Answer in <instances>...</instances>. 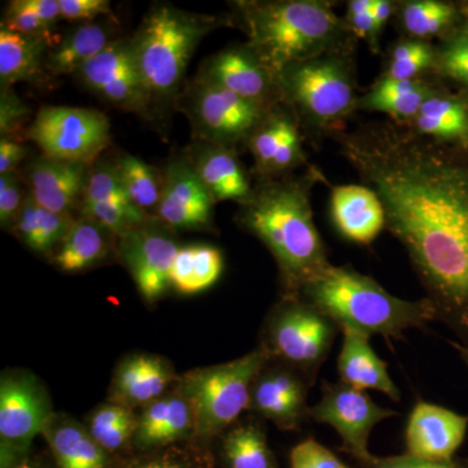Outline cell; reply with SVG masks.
Returning <instances> with one entry per match:
<instances>
[{"label": "cell", "mask_w": 468, "mask_h": 468, "mask_svg": "<svg viewBox=\"0 0 468 468\" xmlns=\"http://www.w3.org/2000/svg\"><path fill=\"white\" fill-rule=\"evenodd\" d=\"M345 153L383 203L437 320L468 344V163L394 128L353 135Z\"/></svg>", "instance_id": "cell-1"}, {"label": "cell", "mask_w": 468, "mask_h": 468, "mask_svg": "<svg viewBox=\"0 0 468 468\" xmlns=\"http://www.w3.org/2000/svg\"><path fill=\"white\" fill-rule=\"evenodd\" d=\"M239 223L272 252L286 297H301L304 286L331 266L314 223L309 197L298 183H268L242 203Z\"/></svg>", "instance_id": "cell-2"}, {"label": "cell", "mask_w": 468, "mask_h": 468, "mask_svg": "<svg viewBox=\"0 0 468 468\" xmlns=\"http://www.w3.org/2000/svg\"><path fill=\"white\" fill-rule=\"evenodd\" d=\"M302 297L334 320L338 328L403 340L410 329L436 322L432 303L423 298L406 301L385 291L371 277L349 267L329 266L304 286Z\"/></svg>", "instance_id": "cell-3"}, {"label": "cell", "mask_w": 468, "mask_h": 468, "mask_svg": "<svg viewBox=\"0 0 468 468\" xmlns=\"http://www.w3.org/2000/svg\"><path fill=\"white\" fill-rule=\"evenodd\" d=\"M220 26L211 15L165 3L154 5L144 15L131 41L153 109L155 104H176L190 58L205 37Z\"/></svg>", "instance_id": "cell-4"}, {"label": "cell", "mask_w": 468, "mask_h": 468, "mask_svg": "<svg viewBox=\"0 0 468 468\" xmlns=\"http://www.w3.org/2000/svg\"><path fill=\"white\" fill-rule=\"evenodd\" d=\"M243 17L250 48L275 73L310 60L338 30L334 12L318 2L246 3Z\"/></svg>", "instance_id": "cell-5"}, {"label": "cell", "mask_w": 468, "mask_h": 468, "mask_svg": "<svg viewBox=\"0 0 468 468\" xmlns=\"http://www.w3.org/2000/svg\"><path fill=\"white\" fill-rule=\"evenodd\" d=\"M270 360L261 345L241 358L185 375L180 394L192 406L194 432L212 437L232 426L250 408L252 384Z\"/></svg>", "instance_id": "cell-6"}, {"label": "cell", "mask_w": 468, "mask_h": 468, "mask_svg": "<svg viewBox=\"0 0 468 468\" xmlns=\"http://www.w3.org/2000/svg\"><path fill=\"white\" fill-rule=\"evenodd\" d=\"M338 329L334 320L302 295L285 298L268 320L266 341L261 345L271 360L295 369L314 385Z\"/></svg>", "instance_id": "cell-7"}, {"label": "cell", "mask_w": 468, "mask_h": 468, "mask_svg": "<svg viewBox=\"0 0 468 468\" xmlns=\"http://www.w3.org/2000/svg\"><path fill=\"white\" fill-rule=\"evenodd\" d=\"M175 106L189 120L196 141L229 149L249 140L267 110L198 75L185 82Z\"/></svg>", "instance_id": "cell-8"}, {"label": "cell", "mask_w": 468, "mask_h": 468, "mask_svg": "<svg viewBox=\"0 0 468 468\" xmlns=\"http://www.w3.org/2000/svg\"><path fill=\"white\" fill-rule=\"evenodd\" d=\"M26 137L43 155L91 167L111 144V124L97 110L45 106L27 126Z\"/></svg>", "instance_id": "cell-9"}, {"label": "cell", "mask_w": 468, "mask_h": 468, "mask_svg": "<svg viewBox=\"0 0 468 468\" xmlns=\"http://www.w3.org/2000/svg\"><path fill=\"white\" fill-rule=\"evenodd\" d=\"M396 415L394 410L378 405L367 393L354 389L343 381H324L322 399L309 412L311 420L334 428L343 440L344 451L358 462L371 455L368 440L374 428Z\"/></svg>", "instance_id": "cell-10"}, {"label": "cell", "mask_w": 468, "mask_h": 468, "mask_svg": "<svg viewBox=\"0 0 468 468\" xmlns=\"http://www.w3.org/2000/svg\"><path fill=\"white\" fill-rule=\"evenodd\" d=\"M75 77L85 88L117 109L144 117L149 116L153 110L131 38L120 37L110 43Z\"/></svg>", "instance_id": "cell-11"}, {"label": "cell", "mask_w": 468, "mask_h": 468, "mask_svg": "<svg viewBox=\"0 0 468 468\" xmlns=\"http://www.w3.org/2000/svg\"><path fill=\"white\" fill-rule=\"evenodd\" d=\"M279 85L302 110L322 122L345 115L354 100L346 70L331 58H310L286 68Z\"/></svg>", "instance_id": "cell-12"}, {"label": "cell", "mask_w": 468, "mask_h": 468, "mask_svg": "<svg viewBox=\"0 0 468 468\" xmlns=\"http://www.w3.org/2000/svg\"><path fill=\"white\" fill-rule=\"evenodd\" d=\"M180 249L171 228L156 218L120 237V255L144 300H159L167 291Z\"/></svg>", "instance_id": "cell-13"}, {"label": "cell", "mask_w": 468, "mask_h": 468, "mask_svg": "<svg viewBox=\"0 0 468 468\" xmlns=\"http://www.w3.org/2000/svg\"><path fill=\"white\" fill-rule=\"evenodd\" d=\"M162 175V197L155 218L172 230L211 228L215 201L186 154L169 160Z\"/></svg>", "instance_id": "cell-14"}, {"label": "cell", "mask_w": 468, "mask_h": 468, "mask_svg": "<svg viewBox=\"0 0 468 468\" xmlns=\"http://www.w3.org/2000/svg\"><path fill=\"white\" fill-rule=\"evenodd\" d=\"M80 217L91 218L115 234L117 239L143 226L150 218L129 198L116 158H101L89 169Z\"/></svg>", "instance_id": "cell-15"}, {"label": "cell", "mask_w": 468, "mask_h": 468, "mask_svg": "<svg viewBox=\"0 0 468 468\" xmlns=\"http://www.w3.org/2000/svg\"><path fill=\"white\" fill-rule=\"evenodd\" d=\"M52 415L48 399L33 378L15 375L0 384V437L3 452H26Z\"/></svg>", "instance_id": "cell-16"}, {"label": "cell", "mask_w": 468, "mask_h": 468, "mask_svg": "<svg viewBox=\"0 0 468 468\" xmlns=\"http://www.w3.org/2000/svg\"><path fill=\"white\" fill-rule=\"evenodd\" d=\"M270 362L252 384L249 409L282 430H297L309 418L311 384L295 369L282 363L270 366Z\"/></svg>", "instance_id": "cell-17"}, {"label": "cell", "mask_w": 468, "mask_h": 468, "mask_svg": "<svg viewBox=\"0 0 468 468\" xmlns=\"http://www.w3.org/2000/svg\"><path fill=\"white\" fill-rule=\"evenodd\" d=\"M468 431V417L442 406L419 401L406 423L409 454L428 461H452Z\"/></svg>", "instance_id": "cell-18"}, {"label": "cell", "mask_w": 468, "mask_h": 468, "mask_svg": "<svg viewBox=\"0 0 468 468\" xmlns=\"http://www.w3.org/2000/svg\"><path fill=\"white\" fill-rule=\"evenodd\" d=\"M197 75L243 100L267 107L279 80L251 48H232L208 58Z\"/></svg>", "instance_id": "cell-19"}, {"label": "cell", "mask_w": 468, "mask_h": 468, "mask_svg": "<svg viewBox=\"0 0 468 468\" xmlns=\"http://www.w3.org/2000/svg\"><path fill=\"white\" fill-rule=\"evenodd\" d=\"M89 169L82 163L42 155L29 163L23 178L39 206L57 214L72 215L81 205Z\"/></svg>", "instance_id": "cell-20"}, {"label": "cell", "mask_w": 468, "mask_h": 468, "mask_svg": "<svg viewBox=\"0 0 468 468\" xmlns=\"http://www.w3.org/2000/svg\"><path fill=\"white\" fill-rule=\"evenodd\" d=\"M184 153L215 203H243L250 198V184L232 149L194 141L192 146Z\"/></svg>", "instance_id": "cell-21"}, {"label": "cell", "mask_w": 468, "mask_h": 468, "mask_svg": "<svg viewBox=\"0 0 468 468\" xmlns=\"http://www.w3.org/2000/svg\"><path fill=\"white\" fill-rule=\"evenodd\" d=\"M332 218L345 239L369 245L387 226L383 203L374 190L360 185L337 186L332 193Z\"/></svg>", "instance_id": "cell-22"}, {"label": "cell", "mask_w": 468, "mask_h": 468, "mask_svg": "<svg viewBox=\"0 0 468 468\" xmlns=\"http://www.w3.org/2000/svg\"><path fill=\"white\" fill-rule=\"evenodd\" d=\"M369 335L343 329V346L337 360L338 377L354 389L378 390L399 402L401 392L388 371V365L372 349Z\"/></svg>", "instance_id": "cell-23"}, {"label": "cell", "mask_w": 468, "mask_h": 468, "mask_svg": "<svg viewBox=\"0 0 468 468\" xmlns=\"http://www.w3.org/2000/svg\"><path fill=\"white\" fill-rule=\"evenodd\" d=\"M174 378L165 360L153 356H134L117 369L113 396L117 403L133 408L156 401Z\"/></svg>", "instance_id": "cell-24"}, {"label": "cell", "mask_w": 468, "mask_h": 468, "mask_svg": "<svg viewBox=\"0 0 468 468\" xmlns=\"http://www.w3.org/2000/svg\"><path fill=\"white\" fill-rule=\"evenodd\" d=\"M50 39L24 36L0 26V85L37 84L46 72Z\"/></svg>", "instance_id": "cell-25"}, {"label": "cell", "mask_w": 468, "mask_h": 468, "mask_svg": "<svg viewBox=\"0 0 468 468\" xmlns=\"http://www.w3.org/2000/svg\"><path fill=\"white\" fill-rule=\"evenodd\" d=\"M112 27L104 23L79 24L54 46L46 57V72L54 77L76 76L86 63L115 41Z\"/></svg>", "instance_id": "cell-26"}, {"label": "cell", "mask_w": 468, "mask_h": 468, "mask_svg": "<svg viewBox=\"0 0 468 468\" xmlns=\"http://www.w3.org/2000/svg\"><path fill=\"white\" fill-rule=\"evenodd\" d=\"M194 431L192 406L181 394L160 397L149 403L138 420L135 442L141 448H154L177 441Z\"/></svg>", "instance_id": "cell-27"}, {"label": "cell", "mask_w": 468, "mask_h": 468, "mask_svg": "<svg viewBox=\"0 0 468 468\" xmlns=\"http://www.w3.org/2000/svg\"><path fill=\"white\" fill-rule=\"evenodd\" d=\"M249 144L264 174L292 167L301 153L297 126L284 115L264 117L249 137Z\"/></svg>", "instance_id": "cell-28"}, {"label": "cell", "mask_w": 468, "mask_h": 468, "mask_svg": "<svg viewBox=\"0 0 468 468\" xmlns=\"http://www.w3.org/2000/svg\"><path fill=\"white\" fill-rule=\"evenodd\" d=\"M115 234L91 218H76L54 255V263L64 272H80L97 266L109 257Z\"/></svg>", "instance_id": "cell-29"}, {"label": "cell", "mask_w": 468, "mask_h": 468, "mask_svg": "<svg viewBox=\"0 0 468 468\" xmlns=\"http://www.w3.org/2000/svg\"><path fill=\"white\" fill-rule=\"evenodd\" d=\"M75 220L72 215L57 214L42 207L27 192L12 230L30 250L50 255L60 248Z\"/></svg>", "instance_id": "cell-30"}, {"label": "cell", "mask_w": 468, "mask_h": 468, "mask_svg": "<svg viewBox=\"0 0 468 468\" xmlns=\"http://www.w3.org/2000/svg\"><path fill=\"white\" fill-rule=\"evenodd\" d=\"M43 433L58 468H106L104 449L76 421L51 417Z\"/></svg>", "instance_id": "cell-31"}, {"label": "cell", "mask_w": 468, "mask_h": 468, "mask_svg": "<svg viewBox=\"0 0 468 468\" xmlns=\"http://www.w3.org/2000/svg\"><path fill=\"white\" fill-rule=\"evenodd\" d=\"M223 255L214 246H185L171 271V285L183 294L207 291L223 272Z\"/></svg>", "instance_id": "cell-32"}, {"label": "cell", "mask_w": 468, "mask_h": 468, "mask_svg": "<svg viewBox=\"0 0 468 468\" xmlns=\"http://www.w3.org/2000/svg\"><path fill=\"white\" fill-rule=\"evenodd\" d=\"M223 443L229 468H276L266 433L260 424H237L230 428Z\"/></svg>", "instance_id": "cell-33"}, {"label": "cell", "mask_w": 468, "mask_h": 468, "mask_svg": "<svg viewBox=\"0 0 468 468\" xmlns=\"http://www.w3.org/2000/svg\"><path fill=\"white\" fill-rule=\"evenodd\" d=\"M122 186L131 201L149 217L155 218L162 197L163 175L131 154L116 156Z\"/></svg>", "instance_id": "cell-34"}, {"label": "cell", "mask_w": 468, "mask_h": 468, "mask_svg": "<svg viewBox=\"0 0 468 468\" xmlns=\"http://www.w3.org/2000/svg\"><path fill=\"white\" fill-rule=\"evenodd\" d=\"M428 98L430 94L426 88L414 80L405 81L387 77L363 98L362 104L365 109L380 111L392 116L411 117L418 115Z\"/></svg>", "instance_id": "cell-35"}, {"label": "cell", "mask_w": 468, "mask_h": 468, "mask_svg": "<svg viewBox=\"0 0 468 468\" xmlns=\"http://www.w3.org/2000/svg\"><path fill=\"white\" fill-rule=\"evenodd\" d=\"M420 133L441 140H467L468 111L458 101L430 97L417 115Z\"/></svg>", "instance_id": "cell-36"}, {"label": "cell", "mask_w": 468, "mask_h": 468, "mask_svg": "<svg viewBox=\"0 0 468 468\" xmlns=\"http://www.w3.org/2000/svg\"><path fill=\"white\" fill-rule=\"evenodd\" d=\"M137 426L138 420L131 408L122 403H109L91 415L89 433L104 451L112 452L124 446L131 436L135 435Z\"/></svg>", "instance_id": "cell-37"}, {"label": "cell", "mask_w": 468, "mask_h": 468, "mask_svg": "<svg viewBox=\"0 0 468 468\" xmlns=\"http://www.w3.org/2000/svg\"><path fill=\"white\" fill-rule=\"evenodd\" d=\"M454 9L446 3L419 0L409 3L403 11V24L410 33L418 37L433 36L451 23Z\"/></svg>", "instance_id": "cell-38"}, {"label": "cell", "mask_w": 468, "mask_h": 468, "mask_svg": "<svg viewBox=\"0 0 468 468\" xmlns=\"http://www.w3.org/2000/svg\"><path fill=\"white\" fill-rule=\"evenodd\" d=\"M432 60L430 48L421 42H406L397 46L393 52L388 77L394 80L412 81L418 73L426 69Z\"/></svg>", "instance_id": "cell-39"}, {"label": "cell", "mask_w": 468, "mask_h": 468, "mask_svg": "<svg viewBox=\"0 0 468 468\" xmlns=\"http://www.w3.org/2000/svg\"><path fill=\"white\" fill-rule=\"evenodd\" d=\"M24 183L26 181L18 171L0 175V224L3 229L12 230L16 223L27 194Z\"/></svg>", "instance_id": "cell-40"}, {"label": "cell", "mask_w": 468, "mask_h": 468, "mask_svg": "<svg viewBox=\"0 0 468 468\" xmlns=\"http://www.w3.org/2000/svg\"><path fill=\"white\" fill-rule=\"evenodd\" d=\"M0 26L7 27L11 32L43 37L51 41V27L46 26L41 18L27 7L26 0H14L8 3Z\"/></svg>", "instance_id": "cell-41"}, {"label": "cell", "mask_w": 468, "mask_h": 468, "mask_svg": "<svg viewBox=\"0 0 468 468\" xmlns=\"http://www.w3.org/2000/svg\"><path fill=\"white\" fill-rule=\"evenodd\" d=\"M29 109L12 88L0 90V134L2 138L16 140L15 135L26 131ZM27 132V131H26ZM17 141V140H16Z\"/></svg>", "instance_id": "cell-42"}, {"label": "cell", "mask_w": 468, "mask_h": 468, "mask_svg": "<svg viewBox=\"0 0 468 468\" xmlns=\"http://www.w3.org/2000/svg\"><path fill=\"white\" fill-rule=\"evenodd\" d=\"M292 468H349L314 439H306L292 449Z\"/></svg>", "instance_id": "cell-43"}, {"label": "cell", "mask_w": 468, "mask_h": 468, "mask_svg": "<svg viewBox=\"0 0 468 468\" xmlns=\"http://www.w3.org/2000/svg\"><path fill=\"white\" fill-rule=\"evenodd\" d=\"M61 20L94 23L95 18L112 14L107 0H58Z\"/></svg>", "instance_id": "cell-44"}, {"label": "cell", "mask_w": 468, "mask_h": 468, "mask_svg": "<svg viewBox=\"0 0 468 468\" xmlns=\"http://www.w3.org/2000/svg\"><path fill=\"white\" fill-rule=\"evenodd\" d=\"M360 468H463L460 462L452 461H428L415 455H392V457H377L369 455L366 460L358 462Z\"/></svg>", "instance_id": "cell-45"}, {"label": "cell", "mask_w": 468, "mask_h": 468, "mask_svg": "<svg viewBox=\"0 0 468 468\" xmlns=\"http://www.w3.org/2000/svg\"><path fill=\"white\" fill-rule=\"evenodd\" d=\"M441 66L452 79L468 84V32L462 34L442 52Z\"/></svg>", "instance_id": "cell-46"}, {"label": "cell", "mask_w": 468, "mask_h": 468, "mask_svg": "<svg viewBox=\"0 0 468 468\" xmlns=\"http://www.w3.org/2000/svg\"><path fill=\"white\" fill-rule=\"evenodd\" d=\"M27 155V149L23 144L9 138H0V175L16 172Z\"/></svg>", "instance_id": "cell-47"}, {"label": "cell", "mask_w": 468, "mask_h": 468, "mask_svg": "<svg viewBox=\"0 0 468 468\" xmlns=\"http://www.w3.org/2000/svg\"><path fill=\"white\" fill-rule=\"evenodd\" d=\"M27 7L32 9L46 26L54 29L58 21L61 20L58 0H26Z\"/></svg>", "instance_id": "cell-48"}, {"label": "cell", "mask_w": 468, "mask_h": 468, "mask_svg": "<svg viewBox=\"0 0 468 468\" xmlns=\"http://www.w3.org/2000/svg\"><path fill=\"white\" fill-rule=\"evenodd\" d=\"M350 20L354 32L360 37H372L375 32L378 30L371 12H369V14L360 15V16H351Z\"/></svg>", "instance_id": "cell-49"}, {"label": "cell", "mask_w": 468, "mask_h": 468, "mask_svg": "<svg viewBox=\"0 0 468 468\" xmlns=\"http://www.w3.org/2000/svg\"><path fill=\"white\" fill-rule=\"evenodd\" d=\"M392 14V5L387 0H374L372 2L371 15L378 29L387 23Z\"/></svg>", "instance_id": "cell-50"}, {"label": "cell", "mask_w": 468, "mask_h": 468, "mask_svg": "<svg viewBox=\"0 0 468 468\" xmlns=\"http://www.w3.org/2000/svg\"><path fill=\"white\" fill-rule=\"evenodd\" d=\"M374 0H354L349 5V16H360V15L371 12Z\"/></svg>", "instance_id": "cell-51"}, {"label": "cell", "mask_w": 468, "mask_h": 468, "mask_svg": "<svg viewBox=\"0 0 468 468\" xmlns=\"http://www.w3.org/2000/svg\"><path fill=\"white\" fill-rule=\"evenodd\" d=\"M134 468H186L183 466V464L178 463V462L175 461H153L149 462V463L141 464V466H137Z\"/></svg>", "instance_id": "cell-52"}, {"label": "cell", "mask_w": 468, "mask_h": 468, "mask_svg": "<svg viewBox=\"0 0 468 468\" xmlns=\"http://www.w3.org/2000/svg\"><path fill=\"white\" fill-rule=\"evenodd\" d=\"M454 350L460 354L461 359L463 360L464 365L468 368V344L460 343V341H454L451 343Z\"/></svg>", "instance_id": "cell-53"}, {"label": "cell", "mask_w": 468, "mask_h": 468, "mask_svg": "<svg viewBox=\"0 0 468 468\" xmlns=\"http://www.w3.org/2000/svg\"><path fill=\"white\" fill-rule=\"evenodd\" d=\"M16 468H33V467L30 466L29 463H27V462H24V463L18 464V466Z\"/></svg>", "instance_id": "cell-54"}, {"label": "cell", "mask_w": 468, "mask_h": 468, "mask_svg": "<svg viewBox=\"0 0 468 468\" xmlns=\"http://www.w3.org/2000/svg\"><path fill=\"white\" fill-rule=\"evenodd\" d=\"M463 468H466V467H463ZM468 468V467H467Z\"/></svg>", "instance_id": "cell-55"}]
</instances>
